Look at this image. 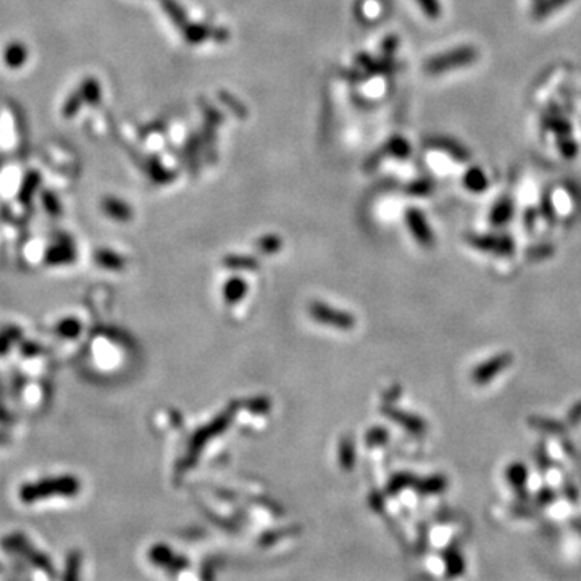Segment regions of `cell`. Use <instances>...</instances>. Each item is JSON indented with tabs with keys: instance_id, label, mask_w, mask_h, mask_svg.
Here are the masks:
<instances>
[{
	"instance_id": "cell-1",
	"label": "cell",
	"mask_w": 581,
	"mask_h": 581,
	"mask_svg": "<svg viewBox=\"0 0 581 581\" xmlns=\"http://www.w3.org/2000/svg\"><path fill=\"white\" fill-rule=\"evenodd\" d=\"M81 481L73 475L45 477L42 480L24 483L20 488L18 497L23 504L31 506L34 502L47 501L54 497H75L79 494Z\"/></svg>"
},
{
	"instance_id": "cell-2",
	"label": "cell",
	"mask_w": 581,
	"mask_h": 581,
	"mask_svg": "<svg viewBox=\"0 0 581 581\" xmlns=\"http://www.w3.org/2000/svg\"><path fill=\"white\" fill-rule=\"evenodd\" d=\"M2 548L8 552H15L22 555L36 568L42 570L47 575H54V564L45 557V554L36 549L28 538H24L20 533H12L2 539Z\"/></svg>"
},
{
	"instance_id": "cell-3",
	"label": "cell",
	"mask_w": 581,
	"mask_h": 581,
	"mask_svg": "<svg viewBox=\"0 0 581 581\" xmlns=\"http://www.w3.org/2000/svg\"><path fill=\"white\" fill-rule=\"evenodd\" d=\"M473 59H475V54H473L472 49H458L454 50L452 54L440 55V57L431 59L430 62L425 65V70L428 73H441V71L463 66V63L472 62Z\"/></svg>"
},
{
	"instance_id": "cell-4",
	"label": "cell",
	"mask_w": 581,
	"mask_h": 581,
	"mask_svg": "<svg viewBox=\"0 0 581 581\" xmlns=\"http://www.w3.org/2000/svg\"><path fill=\"white\" fill-rule=\"evenodd\" d=\"M357 63L360 66H364V68L369 71L370 75H380V73H392V71L397 70V66L394 62H391L389 57H386L385 60H373L369 55L362 54L357 57Z\"/></svg>"
},
{
	"instance_id": "cell-5",
	"label": "cell",
	"mask_w": 581,
	"mask_h": 581,
	"mask_svg": "<svg viewBox=\"0 0 581 581\" xmlns=\"http://www.w3.org/2000/svg\"><path fill=\"white\" fill-rule=\"evenodd\" d=\"M81 570H83V555L79 550H71L66 555L62 581H81Z\"/></svg>"
},
{
	"instance_id": "cell-6",
	"label": "cell",
	"mask_w": 581,
	"mask_h": 581,
	"mask_svg": "<svg viewBox=\"0 0 581 581\" xmlns=\"http://www.w3.org/2000/svg\"><path fill=\"white\" fill-rule=\"evenodd\" d=\"M73 258H75V249L73 246H68V244H57V246H52L47 254V260L54 265L68 263Z\"/></svg>"
},
{
	"instance_id": "cell-7",
	"label": "cell",
	"mask_w": 581,
	"mask_h": 581,
	"mask_svg": "<svg viewBox=\"0 0 581 581\" xmlns=\"http://www.w3.org/2000/svg\"><path fill=\"white\" fill-rule=\"evenodd\" d=\"M162 7L165 8L168 17L171 18V22L175 23L178 28L185 29L186 23H187V18H186L185 10L181 8V5H178L175 0H162Z\"/></svg>"
},
{
	"instance_id": "cell-8",
	"label": "cell",
	"mask_w": 581,
	"mask_h": 581,
	"mask_svg": "<svg viewBox=\"0 0 581 581\" xmlns=\"http://www.w3.org/2000/svg\"><path fill=\"white\" fill-rule=\"evenodd\" d=\"M183 31H185L187 42L191 44H199L206 40L208 36H212V29L206 24H191V26H185Z\"/></svg>"
},
{
	"instance_id": "cell-9",
	"label": "cell",
	"mask_w": 581,
	"mask_h": 581,
	"mask_svg": "<svg viewBox=\"0 0 581 581\" xmlns=\"http://www.w3.org/2000/svg\"><path fill=\"white\" fill-rule=\"evenodd\" d=\"M218 99H220L229 110H233V114L238 115V118H247V109L236 99V97L226 93V91H220V93H218Z\"/></svg>"
},
{
	"instance_id": "cell-10",
	"label": "cell",
	"mask_w": 581,
	"mask_h": 581,
	"mask_svg": "<svg viewBox=\"0 0 581 581\" xmlns=\"http://www.w3.org/2000/svg\"><path fill=\"white\" fill-rule=\"evenodd\" d=\"M385 152H389V154H392L394 157H399V159H405V157L409 155L410 147L409 144H407V141L402 139V137H392V139L386 144Z\"/></svg>"
},
{
	"instance_id": "cell-11",
	"label": "cell",
	"mask_w": 581,
	"mask_h": 581,
	"mask_svg": "<svg viewBox=\"0 0 581 581\" xmlns=\"http://www.w3.org/2000/svg\"><path fill=\"white\" fill-rule=\"evenodd\" d=\"M201 109L203 111V115H206L207 123H212L215 126L223 123V115L215 109V107H212L210 104H207V102L201 100Z\"/></svg>"
},
{
	"instance_id": "cell-12",
	"label": "cell",
	"mask_w": 581,
	"mask_h": 581,
	"mask_svg": "<svg viewBox=\"0 0 581 581\" xmlns=\"http://www.w3.org/2000/svg\"><path fill=\"white\" fill-rule=\"evenodd\" d=\"M423 12L428 15L430 18H437L441 15V7L437 3V0H419Z\"/></svg>"
},
{
	"instance_id": "cell-13",
	"label": "cell",
	"mask_w": 581,
	"mask_h": 581,
	"mask_svg": "<svg viewBox=\"0 0 581 581\" xmlns=\"http://www.w3.org/2000/svg\"><path fill=\"white\" fill-rule=\"evenodd\" d=\"M397 42H399V40H397L396 36H389V38L385 39V42H383V54H385V57H389L391 59L392 52H394L396 47H397Z\"/></svg>"
},
{
	"instance_id": "cell-14",
	"label": "cell",
	"mask_w": 581,
	"mask_h": 581,
	"mask_svg": "<svg viewBox=\"0 0 581 581\" xmlns=\"http://www.w3.org/2000/svg\"><path fill=\"white\" fill-rule=\"evenodd\" d=\"M228 31L225 28H220V29H212V38L217 40V42H225L228 39Z\"/></svg>"
},
{
	"instance_id": "cell-15",
	"label": "cell",
	"mask_w": 581,
	"mask_h": 581,
	"mask_svg": "<svg viewBox=\"0 0 581 581\" xmlns=\"http://www.w3.org/2000/svg\"><path fill=\"white\" fill-rule=\"evenodd\" d=\"M344 76H346V79H349V81H360V79H364V75L357 73V71H354V70L344 71Z\"/></svg>"
}]
</instances>
